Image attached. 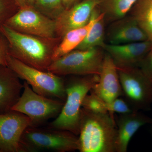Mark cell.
Instances as JSON below:
<instances>
[{"instance_id":"obj_13","label":"cell","mask_w":152,"mask_h":152,"mask_svg":"<svg viewBox=\"0 0 152 152\" xmlns=\"http://www.w3.org/2000/svg\"><path fill=\"white\" fill-rule=\"evenodd\" d=\"M90 91L94 93L106 103L123 96L116 66L106 52L99 81Z\"/></svg>"},{"instance_id":"obj_25","label":"cell","mask_w":152,"mask_h":152,"mask_svg":"<svg viewBox=\"0 0 152 152\" xmlns=\"http://www.w3.org/2000/svg\"><path fill=\"white\" fill-rule=\"evenodd\" d=\"M9 54L8 44L5 37L1 33H0V64L7 66V58Z\"/></svg>"},{"instance_id":"obj_26","label":"cell","mask_w":152,"mask_h":152,"mask_svg":"<svg viewBox=\"0 0 152 152\" xmlns=\"http://www.w3.org/2000/svg\"><path fill=\"white\" fill-rule=\"evenodd\" d=\"M11 7L10 0H0V23H3L11 15Z\"/></svg>"},{"instance_id":"obj_10","label":"cell","mask_w":152,"mask_h":152,"mask_svg":"<svg viewBox=\"0 0 152 152\" xmlns=\"http://www.w3.org/2000/svg\"><path fill=\"white\" fill-rule=\"evenodd\" d=\"M30 126L31 120L22 113L11 110L0 114V152H22L21 139Z\"/></svg>"},{"instance_id":"obj_9","label":"cell","mask_w":152,"mask_h":152,"mask_svg":"<svg viewBox=\"0 0 152 152\" xmlns=\"http://www.w3.org/2000/svg\"><path fill=\"white\" fill-rule=\"evenodd\" d=\"M3 23L23 34L48 39L58 37L56 20L41 13L33 6L26 5L20 8Z\"/></svg>"},{"instance_id":"obj_29","label":"cell","mask_w":152,"mask_h":152,"mask_svg":"<svg viewBox=\"0 0 152 152\" xmlns=\"http://www.w3.org/2000/svg\"><path fill=\"white\" fill-rule=\"evenodd\" d=\"M27 4L28 5L33 6L34 3H35L36 0H26Z\"/></svg>"},{"instance_id":"obj_7","label":"cell","mask_w":152,"mask_h":152,"mask_svg":"<svg viewBox=\"0 0 152 152\" xmlns=\"http://www.w3.org/2000/svg\"><path fill=\"white\" fill-rule=\"evenodd\" d=\"M64 102L37 94L24 81L23 93L12 110L27 116L31 120L32 126L37 127L50 119L58 116Z\"/></svg>"},{"instance_id":"obj_14","label":"cell","mask_w":152,"mask_h":152,"mask_svg":"<svg viewBox=\"0 0 152 152\" xmlns=\"http://www.w3.org/2000/svg\"><path fill=\"white\" fill-rule=\"evenodd\" d=\"M106 37L108 44L114 45L148 40L146 35L130 15L112 22L107 30Z\"/></svg>"},{"instance_id":"obj_18","label":"cell","mask_w":152,"mask_h":152,"mask_svg":"<svg viewBox=\"0 0 152 152\" xmlns=\"http://www.w3.org/2000/svg\"><path fill=\"white\" fill-rule=\"evenodd\" d=\"M137 0H99L98 8L105 21L113 22L126 16Z\"/></svg>"},{"instance_id":"obj_30","label":"cell","mask_w":152,"mask_h":152,"mask_svg":"<svg viewBox=\"0 0 152 152\" xmlns=\"http://www.w3.org/2000/svg\"><path fill=\"white\" fill-rule=\"evenodd\" d=\"M1 23H0V25H1ZM0 33H1V31H0Z\"/></svg>"},{"instance_id":"obj_11","label":"cell","mask_w":152,"mask_h":152,"mask_svg":"<svg viewBox=\"0 0 152 152\" xmlns=\"http://www.w3.org/2000/svg\"><path fill=\"white\" fill-rule=\"evenodd\" d=\"M99 4V0H82L65 10L56 20L57 37L62 39L69 31L86 25Z\"/></svg>"},{"instance_id":"obj_24","label":"cell","mask_w":152,"mask_h":152,"mask_svg":"<svg viewBox=\"0 0 152 152\" xmlns=\"http://www.w3.org/2000/svg\"><path fill=\"white\" fill-rule=\"evenodd\" d=\"M139 68L152 83V47L144 57Z\"/></svg>"},{"instance_id":"obj_1","label":"cell","mask_w":152,"mask_h":152,"mask_svg":"<svg viewBox=\"0 0 152 152\" xmlns=\"http://www.w3.org/2000/svg\"><path fill=\"white\" fill-rule=\"evenodd\" d=\"M0 31L7 42L9 54L28 66L43 71H48L53 61L54 52L61 40L19 32L4 23L0 25Z\"/></svg>"},{"instance_id":"obj_8","label":"cell","mask_w":152,"mask_h":152,"mask_svg":"<svg viewBox=\"0 0 152 152\" xmlns=\"http://www.w3.org/2000/svg\"><path fill=\"white\" fill-rule=\"evenodd\" d=\"M123 96L134 110L148 111L152 103V83L139 67L117 68Z\"/></svg>"},{"instance_id":"obj_28","label":"cell","mask_w":152,"mask_h":152,"mask_svg":"<svg viewBox=\"0 0 152 152\" xmlns=\"http://www.w3.org/2000/svg\"><path fill=\"white\" fill-rule=\"evenodd\" d=\"M15 1L20 8L27 5L26 0H15Z\"/></svg>"},{"instance_id":"obj_32","label":"cell","mask_w":152,"mask_h":152,"mask_svg":"<svg viewBox=\"0 0 152 152\" xmlns=\"http://www.w3.org/2000/svg\"></svg>"},{"instance_id":"obj_27","label":"cell","mask_w":152,"mask_h":152,"mask_svg":"<svg viewBox=\"0 0 152 152\" xmlns=\"http://www.w3.org/2000/svg\"><path fill=\"white\" fill-rule=\"evenodd\" d=\"M81 1L82 0H62V1L65 10H67L72 7Z\"/></svg>"},{"instance_id":"obj_23","label":"cell","mask_w":152,"mask_h":152,"mask_svg":"<svg viewBox=\"0 0 152 152\" xmlns=\"http://www.w3.org/2000/svg\"><path fill=\"white\" fill-rule=\"evenodd\" d=\"M107 107L109 114L113 118H114L113 114L115 113L124 115L136 111L126 101L119 97L107 103Z\"/></svg>"},{"instance_id":"obj_19","label":"cell","mask_w":152,"mask_h":152,"mask_svg":"<svg viewBox=\"0 0 152 152\" xmlns=\"http://www.w3.org/2000/svg\"><path fill=\"white\" fill-rule=\"evenodd\" d=\"M129 13L152 44V0H137Z\"/></svg>"},{"instance_id":"obj_4","label":"cell","mask_w":152,"mask_h":152,"mask_svg":"<svg viewBox=\"0 0 152 152\" xmlns=\"http://www.w3.org/2000/svg\"><path fill=\"white\" fill-rule=\"evenodd\" d=\"M22 152L47 150L57 152L79 151L78 137L69 131L49 128L30 126L20 140Z\"/></svg>"},{"instance_id":"obj_33","label":"cell","mask_w":152,"mask_h":152,"mask_svg":"<svg viewBox=\"0 0 152 152\" xmlns=\"http://www.w3.org/2000/svg\"></svg>"},{"instance_id":"obj_2","label":"cell","mask_w":152,"mask_h":152,"mask_svg":"<svg viewBox=\"0 0 152 152\" xmlns=\"http://www.w3.org/2000/svg\"><path fill=\"white\" fill-rule=\"evenodd\" d=\"M79 135L80 152H115L116 124L109 113H94L82 108Z\"/></svg>"},{"instance_id":"obj_22","label":"cell","mask_w":152,"mask_h":152,"mask_svg":"<svg viewBox=\"0 0 152 152\" xmlns=\"http://www.w3.org/2000/svg\"><path fill=\"white\" fill-rule=\"evenodd\" d=\"M91 92L90 94H87L85 97L82 108L89 111L99 113H107V103L94 93Z\"/></svg>"},{"instance_id":"obj_6","label":"cell","mask_w":152,"mask_h":152,"mask_svg":"<svg viewBox=\"0 0 152 152\" xmlns=\"http://www.w3.org/2000/svg\"><path fill=\"white\" fill-rule=\"evenodd\" d=\"M104 51L99 48L74 50L54 61L48 71L61 77L99 75L105 53Z\"/></svg>"},{"instance_id":"obj_16","label":"cell","mask_w":152,"mask_h":152,"mask_svg":"<svg viewBox=\"0 0 152 152\" xmlns=\"http://www.w3.org/2000/svg\"><path fill=\"white\" fill-rule=\"evenodd\" d=\"M8 66L0 64V114L12 110L21 95L23 84Z\"/></svg>"},{"instance_id":"obj_15","label":"cell","mask_w":152,"mask_h":152,"mask_svg":"<svg viewBox=\"0 0 152 152\" xmlns=\"http://www.w3.org/2000/svg\"><path fill=\"white\" fill-rule=\"evenodd\" d=\"M152 124V118L140 111L120 115L116 123L115 152H126L130 140L140 128Z\"/></svg>"},{"instance_id":"obj_12","label":"cell","mask_w":152,"mask_h":152,"mask_svg":"<svg viewBox=\"0 0 152 152\" xmlns=\"http://www.w3.org/2000/svg\"><path fill=\"white\" fill-rule=\"evenodd\" d=\"M152 47L148 40L123 45L106 44L104 50L111 57L117 68L139 67Z\"/></svg>"},{"instance_id":"obj_20","label":"cell","mask_w":152,"mask_h":152,"mask_svg":"<svg viewBox=\"0 0 152 152\" xmlns=\"http://www.w3.org/2000/svg\"><path fill=\"white\" fill-rule=\"evenodd\" d=\"M104 17L101 13L97 18L86 38L75 50H86L99 48L104 49L105 42Z\"/></svg>"},{"instance_id":"obj_5","label":"cell","mask_w":152,"mask_h":152,"mask_svg":"<svg viewBox=\"0 0 152 152\" xmlns=\"http://www.w3.org/2000/svg\"><path fill=\"white\" fill-rule=\"evenodd\" d=\"M7 66L31 86L34 91L46 97L65 102L66 83L61 76L30 66L9 54Z\"/></svg>"},{"instance_id":"obj_31","label":"cell","mask_w":152,"mask_h":152,"mask_svg":"<svg viewBox=\"0 0 152 152\" xmlns=\"http://www.w3.org/2000/svg\"><path fill=\"white\" fill-rule=\"evenodd\" d=\"M151 131H152V130H151Z\"/></svg>"},{"instance_id":"obj_3","label":"cell","mask_w":152,"mask_h":152,"mask_svg":"<svg viewBox=\"0 0 152 152\" xmlns=\"http://www.w3.org/2000/svg\"><path fill=\"white\" fill-rule=\"evenodd\" d=\"M79 76L66 83V98L64 104L49 128L69 131L79 135L82 104L88 93L98 83L99 75Z\"/></svg>"},{"instance_id":"obj_21","label":"cell","mask_w":152,"mask_h":152,"mask_svg":"<svg viewBox=\"0 0 152 152\" xmlns=\"http://www.w3.org/2000/svg\"><path fill=\"white\" fill-rule=\"evenodd\" d=\"M33 7L41 13L55 20L65 10L62 0H36Z\"/></svg>"},{"instance_id":"obj_17","label":"cell","mask_w":152,"mask_h":152,"mask_svg":"<svg viewBox=\"0 0 152 152\" xmlns=\"http://www.w3.org/2000/svg\"><path fill=\"white\" fill-rule=\"evenodd\" d=\"M100 14V11L97 7L94 10L89 21L86 25L69 31L65 34L54 52L53 61L75 50L84 39L97 18Z\"/></svg>"}]
</instances>
